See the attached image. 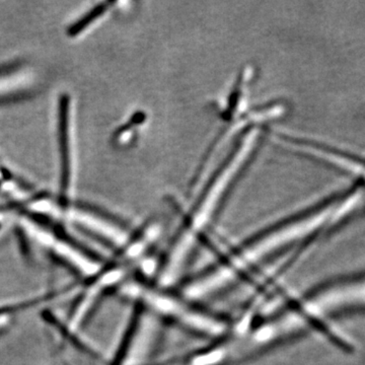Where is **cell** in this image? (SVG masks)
<instances>
[{"mask_svg":"<svg viewBox=\"0 0 365 365\" xmlns=\"http://www.w3.org/2000/svg\"><path fill=\"white\" fill-rule=\"evenodd\" d=\"M110 4H112L111 2H103V4H98L95 9L88 11L86 16H83V18H81V20L76 21L74 25H72L71 28L68 29V31H67L68 36H71V37H76V36L79 35V34L83 32V30H86L91 23L98 20L102 14H104L106 11L109 9Z\"/></svg>","mask_w":365,"mask_h":365,"instance_id":"5","label":"cell"},{"mask_svg":"<svg viewBox=\"0 0 365 365\" xmlns=\"http://www.w3.org/2000/svg\"><path fill=\"white\" fill-rule=\"evenodd\" d=\"M144 300L158 314L167 316L182 326L188 327L191 330L204 335L217 337L227 330V326L220 319L196 311L181 300L165 294L160 290H146Z\"/></svg>","mask_w":365,"mask_h":365,"instance_id":"3","label":"cell"},{"mask_svg":"<svg viewBox=\"0 0 365 365\" xmlns=\"http://www.w3.org/2000/svg\"><path fill=\"white\" fill-rule=\"evenodd\" d=\"M332 207L333 205H326L317 209L316 212L307 213L294 220L292 218L255 237L227 263L193 281L186 288L187 294L200 297L227 287L237 276L266 257L292 242L306 239L309 237L307 235L314 234L317 230H321V227L329 222L328 218L333 215Z\"/></svg>","mask_w":365,"mask_h":365,"instance_id":"2","label":"cell"},{"mask_svg":"<svg viewBox=\"0 0 365 365\" xmlns=\"http://www.w3.org/2000/svg\"><path fill=\"white\" fill-rule=\"evenodd\" d=\"M34 96L33 93H11L7 95L6 97L0 98V106H6L9 104H14V103L23 102V101L28 100V98H32Z\"/></svg>","mask_w":365,"mask_h":365,"instance_id":"7","label":"cell"},{"mask_svg":"<svg viewBox=\"0 0 365 365\" xmlns=\"http://www.w3.org/2000/svg\"><path fill=\"white\" fill-rule=\"evenodd\" d=\"M44 318L47 319L48 322H50V323H51L53 326H55L56 327V328H58V330L60 331V332H61L62 335H63L64 337H66L67 339L69 340V342H71V344L76 346V347L78 348V349L81 350V351L88 353V354L95 355V353L91 352V350L88 349V348L86 347L85 344H83V343H81V341H79L78 338L76 337V336L71 335V332H69V331L67 330L66 327L62 326V324H60L59 322L57 321V319H55L51 314L45 313Z\"/></svg>","mask_w":365,"mask_h":365,"instance_id":"6","label":"cell"},{"mask_svg":"<svg viewBox=\"0 0 365 365\" xmlns=\"http://www.w3.org/2000/svg\"><path fill=\"white\" fill-rule=\"evenodd\" d=\"M21 64L19 62H14V63L6 64V66H0V76H6L9 72L16 71L20 67Z\"/></svg>","mask_w":365,"mask_h":365,"instance_id":"8","label":"cell"},{"mask_svg":"<svg viewBox=\"0 0 365 365\" xmlns=\"http://www.w3.org/2000/svg\"><path fill=\"white\" fill-rule=\"evenodd\" d=\"M258 129L249 128L244 132L234 150L228 155L225 162L222 163L220 170H216L212 179L209 180L202 193L197 199L184 228L178 235L177 241L170 250L167 260L162 269V280L176 279L178 273L182 270L185 261L191 254L192 249L198 239L199 235L203 232L206 225L215 216L216 210L225 198V192L230 188L234 178L241 173L242 167L247 165L251 153L253 155L258 141Z\"/></svg>","mask_w":365,"mask_h":365,"instance_id":"1","label":"cell"},{"mask_svg":"<svg viewBox=\"0 0 365 365\" xmlns=\"http://www.w3.org/2000/svg\"><path fill=\"white\" fill-rule=\"evenodd\" d=\"M58 137L60 153V190L66 197L71 184V158L69 139V97L62 95L59 100Z\"/></svg>","mask_w":365,"mask_h":365,"instance_id":"4","label":"cell"}]
</instances>
